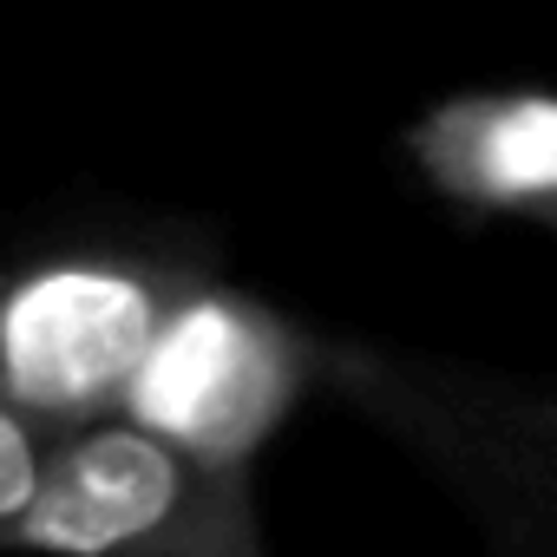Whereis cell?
Returning <instances> with one entry per match:
<instances>
[{"mask_svg":"<svg viewBox=\"0 0 557 557\" xmlns=\"http://www.w3.org/2000/svg\"><path fill=\"white\" fill-rule=\"evenodd\" d=\"M322 368L368 420L433 466L498 557H557V413L544 394L368 348H315V374Z\"/></svg>","mask_w":557,"mask_h":557,"instance_id":"6da1fadb","label":"cell"},{"mask_svg":"<svg viewBox=\"0 0 557 557\" xmlns=\"http://www.w3.org/2000/svg\"><path fill=\"white\" fill-rule=\"evenodd\" d=\"M420 177L472 216L557 223V92H453L407 125Z\"/></svg>","mask_w":557,"mask_h":557,"instance_id":"5b68a950","label":"cell"},{"mask_svg":"<svg viewBox=\"0 0 557 557\" xmlns=\"http://www.w3.org/2000/svg\"><path fill=\"white\" fill-rule=\"evenodd\" d=\"M197 283L203 269L132 249L47 256L0 275V407L60 440L112 420Z\"/></svg>","mask_w":557,"mask_h":557,"instance_id":"7a4b0ae2","label":"cell"},{"mask_svg":"<svg viewBox=\"0 0 557 557\" xmlns=\"http://www.w3.org/2000/svg\"><path fill=\"white\" fill-rule=\"evenodd\" d=\"M40 557H269L249 466L197 459L132 420L79 426L53 446L40 498L14 531Z\"/></svg>","mask_w":557,"mask_h":557,"instance_id":"3957f363","label":"cell"},{"mask_svg":"<svg viewBox=\"0 0 557 557\" xmlns=\"http://www.w3.org/2000/svg\"><path fill=\"white\" fill-rule=\"evenodd\" d=\"M309 374L315 348L283 315L256 309L236 289H216L203 275L164 322L151 361L138 368L112 420H132L197 459L249 466V453L283 426Z\"/></svg>","mask_w":557,"mask_h":557,"instance_id":"277c9868","label":"cell"},{"mask_svg":"<svg viewBox=\"0 0 557 557\" xmlns=\"http://www.w3.org/2000/svg\"><path fill=\"white\" fill-rule=\"evenodd\" d=\"M544 407H550V413H557V394H544Z\"/></svg>","mask_w":557,"mask_h":557,"instance_id":"52a82bcc","label":"cell"},{"mask_svg":"<svg viewBox=\"0 0 557 557\" xmlns=\"http://www.w3.org/2000/svg\"><path fill=\"white\" fill-rule=\"evenodd\" d=\"M53 446H60V433L34 426L14 407H0V550H14V531L27 524V511L40 498V479H47Z\"/></svg>","mask_w":557,"mask_h":557,"instance_id":"8992f818","label":"cell"}]
</instances>
